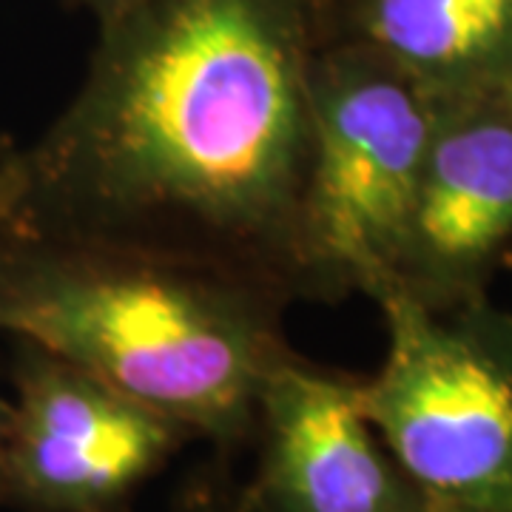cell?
I'll return each mask as SVG.
<instances>
[{"label":"cell","instance_id":"cell-1","mask_svg":"<svg viewBox=\"0 0 512 512\" xmlns=\"http://www.w3.org/2000/svg\"><path fill=\"white\" fill-rule=\"evenodd\" d=\"M330 0H128L3 225L211 265L299 299Z\"/></svg>","mask_w":512,"mask_h":512},{"label":"cell","instance_id":"cell-2","mask_svg":"<svg viewBox=\"0 0 512 512\" xmlns=\"http://www.w3.org/2000/svg\"><path fill=\"white\" fill-rule=\"evenodd\" d=\"M288 305L211 265L0 225V333L103 379L191 439H251L262 382L291 353Z\"/></svg>","mask_w":512,"mask_h":512},{"label":"cell","instance_id":"cell-3","mask_svg":"<svg viewBox=\"0 0 512 512\" xmlns=\"http://www.w3.org/2000/svg\"><path fill=\"white\" fill-rule=\"evenodd\" d=\"M387 353L359 384L379 439L430 512H512V313L481 296L433 308L370 296Z\"/></svg>","mask_w":512,"mask_h":512},{"label":"cell","instance_id":"cell-4","mask_svg":"<svg viewBox=\"0 0 512 512\" xmlns=\"http://www.w3.org/2000/svg\"><path fill=\"white\" fill-rule=\"evenodd\" d=\"M441 100L359 43L313 69V165L299 225V299L339 302L390 279Z\"/></svg>","mask_w":512,"mask_h":512},{"label":"cell","instance_id":"cell-5","mask_svg":"<svg viewBox=\"0 0 512 512\" xmlns=\"http://www.w3.org/2000/svg\"><path fill=\"white\" fill-rule=\"evenodd\" d=\"M191 439L146 404L18 342L0 504L23 512H120Z\"/></svg>","mask_w":512,"mask_h":512},{"label":"cell","instance_id":"cell-6","mask_svg":"<svg viewBox=\"0 0 512 512\" xmlns=\"http://www.w3.org/2000/svg\"><path fill=\"white\" fill-rule=\"evenodd\" d=\"M359 384L293 350L271 367L242 512H430L367 419Z\"/></svg>","mask_w":512,"mask_h":512},{"label":"cell","instance_id":"cell-7","mask_svg":"<svg viewBox=\"0 0 512 512\" xmlns=\"http://www.w3.org/2000/svg\"><path fill=\"white\" fill-rule=\"evenodd\" d=\"M510 237L512 106L504 94L447 100L379 291L393 288L433 308L476 299Z\"/></svg>","mask_w":512,"mask_h":512},{"label":"cell","instance_id":"cell-8","mask_svg":"<svg viewBox=\"0 0 512 512\" xmlns=\"http://www.w3.org/2000/svg\"><path fill=\"white\" fill-rule=\"evenodd\" d=\"M330 32L441 103L504 94L512 80V0H330Z\"/></svg>","mask_w":512,"mask_h":512},{"label":"cell","instance_id":"cell-9","mask_svg":"<svg viewBox=\"0 0 512 512\" xmlns=\"http://www.w3.org/2000/svg\"><path fill=\"white\" fill-rule=\"evenodd\" d=\"M18 160L20 146L9 137H0V225L9 220L15 188H18Z\"/></svg>","mask_w":512,"mask_h":512},{"label":"cell","instance_id":"cell-10","mask_svg":"<svg viewBox=\"0 0 512 512\" xmlns=\"http://www.w3.org/2000/svg\"><path fill=\"white\" fill-rule=\"evenodd\" d=\"M174 512H242L239 501H228L225 495L214 490H197V493L185 495L183 504Z\"/></svg>","mask_w":512,"mask_h":512},{"label":"cell","instance_id":"cell-11","mask_svg":"<svg viewBox=\"0 0 512 512\" xmlns=\"http://www.w3.org/2000/svg\"><path fill=\"white\" fill-rule=\"evenodd\" d=\"M77 6H83V9H89L94 15V20H103L114 15L117 9H123L128 0H72Z\"/></svg>","mask_w":512,"mask_h":512},{"label":"cell","instance_id":"cell-12","mask_svg":"<svg viewBox=\"0 0 512 512\" xmlns=\"http://www.w3.org/2000/svg\"><path fill=\"white\" fill-rule=\"evenodd\" d=\"M6 430H9V399L0 393V487H3V450H6Z\"/></svg>","mask_w":512,"mask_h":512},{"label":"cell","instance_id":"cell-13","mask_svg":"<svg viewBox=\"0 0 512 512\" xmlns=\"http://www.w3.org/2000/svg\"><path fill=\"white\" fill-rule=\"evenodd\" d=\"M504 97H507V103L512 106V80H510V86H507V92H504Z\"/></svg>","mask_w":512,"mask_h":512}]
</instances>
